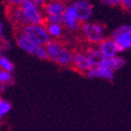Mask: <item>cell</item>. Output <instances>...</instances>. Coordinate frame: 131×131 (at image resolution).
<instances>
[{
    "label": "cell",
    "instance_id": "8fae6325",
    "mask_svg": "<svg viewBox=\"0 0 131 131\" xmlns=\"http://www.w3.org/2000/svg\"><path fill=\"white\" fill-rule=\"evenodd\" d=\"M62 24L65 27V29L69 32H72V34H77V32L81 31L82 23L77 19V17L74 16L72 10L69 8L68 4L66 7V10H65V13H64V16H63Z\"/></svg>",
    "mask_w": 131,
    "mask_h": 131
},
{
    "label": "cell",
    "instance_id": "d6986e66",
    "mask_svg": "<svg viewBox=\"0 0 131 131\" xmlns=\"http://www.w3.org/2000/svg\"><path fill=\"white\" fill-rule=\"evenodd\" d=\"M10 110H12V105L8 101H6L5 99H1L0 100V117L3 118L4 116H6Z\"/></svg>",
    "mask_w": 131,
    "mask_h": 131
},
{
    "label": "cell",
    "instance_id": "4fadbf2b",
    "mask_svg": "<svg viewBox=\"0 0 131 131\" xmlns=\"http://www.w3.org/2000/svg\"><path fill=\"white\" fill-rule=\"evenodd\" d=\"M89 79H104L107 81H112L114 79V71L109 69L105 65L101 66H94L85 74Z\"/></svg>",
    "mask_w": 131,
    "mask_h": 131
},
{
    "label": "cell",
    "instance_id": "603a6c76",
    "mask_svg": "<svg viewBox=\"0 0 131 131\" xmlns=\"http://www.w3.org/2000/svg\"><path fill=\"white\" fill-rule=\"evenodd\" d=\"M121 7L126 10V12H130L131 13V0H123Z\"/></svg>",
    "mask_w": 131,
    "mask_h": 131
},
{
    "label": "cell",
    "instance_id": "ffe728a7",
    "mask_svg": "<svg viewBox=\"0 0 131 131\" xmlns=\"http://www.w3.org/2000/svg\"><path fill=\"white\" fill-rule=\"evenodd\" d=\"M26 0H3L6 6H21Z\"/></svg>",
    "mask_w": 131,
    "mask_h": 131
},
{
    "label": "cell",
    "instance_id": "52a82bcc",
    "mask_svg": "<svg viewBox=\"0 0 131 131\" xmlns=\"http://www.w3.org/2000/svg\"><path fill=\"white\" fill-rule=\"evenodd\" d=\"M118 46L119 52L131 49V24H123L115 28L110 36Z\"/></svg>",
    "mask_w": 131,
    "mask_h": 131
},
{
    "label": "cell",
    "instance_id": "8992f818",
    "mask_svg": "<svg viewBox=\"0 0 131 131\" xmlns=\"http://www.w3.org/2000/svg\"><path fill=\"white\" fill-rule=\"evenodd\" d=\"M68 6L82 24L88 22L93 15V5L89 0H74Z\"/></svg>",
    "mask_w": 131,
    "mask_h": 131
},
{
    "label": "cell",
    "instance_id": "3957f363",
    "mask_svg": "<svg viewBox=\"0 0 131 131\" xmlns=\"http://www.w3.org/2000/svg\"><path fill=\"white\" fill-rule=\"evenodd\" d=\"M15 32H19L28 40L41 46H45L51 40L45 24H28Z\"/></svg>",
    "mask_w": 131,
    "mask_h": 131
},
{
    "label": "cell",
    "instance_id": "2e32d148",
    "mask_svg": "<svg viewBox=\"0 0 131 131\" xmlns=\"http://www.w3.org/2000/svg\"><path fill=\"white\" fill-rule=\"evenodd\" d=\"M125 64H126V60L123 57L119 56V54L114 58H111V59H106V61L104 63L105 66H107L109 69L113 70L114 72L118 69L123 68L125 66Z\"/></svg>",
    "mask_w": 131,
    "mask_h": 131
},
{
    "label": "cell",
    "instance_id": "ba28073f",
    "mask_svg": "<svg viewBox=\"0 0 131 131\" xmlns=\"http://www.w3.org/2000/svg\"><path fill=\"white\" fill-rule=\"evenodd\" d=\"M21 7L24 10L29 24H45V15L43 12V7L36 4L32 0H26Z\"/></svg>",
    "mask_w": 131,
    "mask_h": 131
},
{
    "label": "cell",
    "instance_id": "6da1fadb",
    "mask_svg": "<svg viewBox=\"0 0 131 131\" xmlns=\"http://www.w3.org/2000/svg\"><path fill=\"white\" fill-rule=\"evenodd\" d=\"M45 48L48 60L61 67H71L74 50L65 44L63 40H50L45 45Z\"/></svg>",
    "mask_w": 131,
    "mask_h": 131
},
{
    "label": "cell",
    "instance_id": "5bb4252c",
    "mask_svg": "<svg viewBox=\"0 0 131 131\" xmlns=\"http://www.w3.org/2000/svg\"><path fill=\"white\" fill-rule=\"evenodd\" d=\"M84 51L86 52L87 57H88L92 67L94 66H101V65H103L106 61L105 57L102 54V52L99 50V48H97V46H91V45H88L83 48Z\"/></svg>",
    "mask_w": 131,
    "mask_h": 131
},
{
    "label": "cell",
    "instance_id": "7402d4cb",
    "mask_svg": "<svg viewBox=\"0 0 131 131\" xmlns=\"http://www.w3.org/2000/svg\"><path fill=\"white\" fill-rule=\"evenodd\" d=\"M10 48H12V43L8 40L1 39V52H3L4 50H8Z\"/></svg>",
    "mask_w": 131,
    "mask_h": 131
},
{
    "label": "cell",
    "instance_id": "30bf717a",
    "mask_svg": "<svg viewBox=\"0 0 131 131\" xmlns=\"http://www.w3.org/2000/svg\"><path fill=\"white\" fill-rule=\"evenodd\" d=\"M71 68L84 75L87 73V71H89L92 68V65H91L88 57H87L86 52L84 51V49L74 50Z\"/></svg>",
    "mask_w": 131,
    "mask_h": 131
},
{
    "label": "cell",
    "instance_id": "7c38bea8",
    "mask_svg": "<svg viewBox=\"0 0 131 131\" xmlns=\"http://www.w3.org/2000/svg\"><path fill=\"white\" fill-rule=\"evenodd\" d=\"M97 48L102 52L105 59L114 58V57L118 56V53H121L116 42L111 37H107L104 41H102L100 44L97 45Z\"/></svg>",
    "mask_w": 131,
    "mask_h": 131
},
{
    "label": "cell",
    "instance_id": "7a4b0ae2",
    "mask_svg": "<svg viewBox=\"0 0 131 131\" xmlns=\"http://www.w3.org/2000/svg\"><path fill=\"white\" fill-rule=\"evenodd\" d=\"M80 32L83 40L91 46H97L102 41L106 39L105 26L99 22L88 21V22L83 23Z\"/></svg>",
    "mask_w": 131,
    "mask_h": 131
},
{
    "label": "cell",
    "instance_id": "cb8c5ba5",
    "mask_svg": "<svg viewBox=\"0 0 131 131\" xmlns=\"http://www.w3.org/2000/svg\"><path fill=\"white\" fill-rule=\"evenodd\" d=\"M32 1H34L36 4H38L39 6L43 7V6H44V5L47 3V1H48V0H32Z\"/></svg>",
    "mask_w": 131,
    "mask_h": 131
},
{
    "label": "cell",
    "instance_id": "ac0fdd59",
    "mask_svg": "<svg viewBox=\"0 0 131 131\" xmlns=\"http://www.w3.org/2000/svg\"><path fill=\"white\" fill-rule=\"evenodd\" d=\"M15 82L13 72L5 71V70H0V85L8 86L10 84H13Z\"/></svg>",
    "mask_w": 131,
    "mask_h": 131
},
{
    "label": "cell",
    "instance_id": "9c48e42d",
    "mask_svg": "<svg viewBox=\"0 0 131 131\" xmlns=\"http://www.w3.org/2000/svg\"><path fill=\"white\" fill-rule=\"evenodd\" d=\"M5 15L9 22L12 23L16 31L20 30L22 27L29 24L28 20L25 16L24 10L21 6H6L5 7Z\"/></svg>",
    "mask_w": 131,
    "mask_h": 131
},
{
    "label": "cell",
    "instance_id": "44dd1931",
    "mask_svg": "<svg viewBox=\"0 0 131 131\" xmlns=\"http://www.w3.org/2000/svg\"><path fill=\"white\" fill-rule=\"evenodd\" d=\"M123 0H101V2L108 6H121Z\"/></svg>",
    "mask_w": 131,
    "mask_h": 131
},
{
    "label": "cell",
    "instance_id": "e0dca14e",
    "mask_svg": "<svg viewBox=\"0 0 131 131\" xmlns=\"http://www.w3.org/2000/svg\"><path fill=\"white\" fill-rule=\"evenodd\" d=\"M0 68H1V70L13 72L15 70V65L6 56L1 54V56H0Z\"/></svg>",
    "mask_w": 131,
    "mask_h": 131
},
{
    "label": "cell",
    "instance_id": "277c9868",
    "mask_svg": "<svg viewBox=\"0 0 131 131\" xmlns=\"http://www.w3.org/2000/svg\"><path fill=\"white\" fill-rule=\"evenodd\" d=\"M67 4L64 0H48L43 6L45 23H62Z\"/></svg>",
    "mask_w": 131,
    "mask_h": 131
},
{
    "label": "cell",
    "instance_id": "9a60e30c",
    "mask_svg": "<svg viewBox=\"0 0 131 131\" xmlns=\"http://www.w3.org/2000/svg\"><path fill=\"white\" fill-rule=\"evenodd\" d=\"M45 26L51 40H62L64 31L66 30L62 23H45Z\"/></svg>",
    "mask_w": 131,
    "mask_h": 131
},
{
    "label": "cell",
    "instance_id": "5b68a950",
    "mask_svg": "<svg viewBox=\"0 0 131 131\" xmlns=\"http://www.w3.org/2000/svg\"><path fill=\"white\" fill-rule=\"evenodd\" d=\"M15 42H16V45L20 49H22L23 51L31 54V56H35L41 60L48 59L45 46H41V45L36 44V43L28 40L24 36L19 34V32H15Z\"/></svg>",
    "mask_w": 131,
    "mask_h": 131
}]
</instances>
